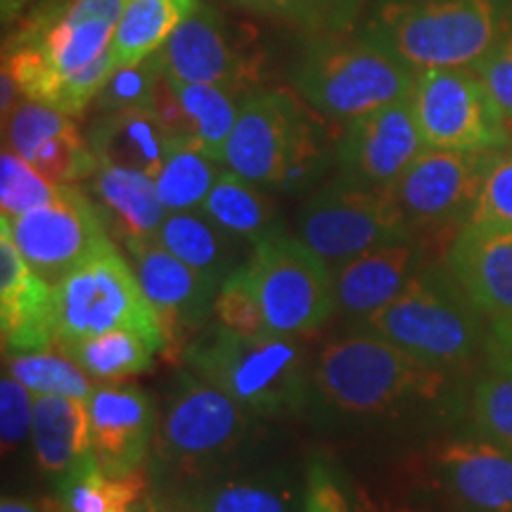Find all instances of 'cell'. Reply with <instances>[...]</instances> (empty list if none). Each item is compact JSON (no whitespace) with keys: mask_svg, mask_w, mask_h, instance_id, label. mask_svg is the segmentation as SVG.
Returning a JSON list of instances; mask_svg holds the SVG:
<instances>
[{"mask_svg":"<svg viewBox=\"0 0 512 512\" xmlns=\"http://www.w3.org/2000/svg\"><path fill=\"white\" fill-rule=\"evenodd\" d=\"M451 375L366 330L316 351L304 415L335 434L373 437L427 420L448 399Z\"/></svg>","mask_w":512,"mask_h":512,"instance_id":"6da1fadb","label":"cell"},{"mask_svg":"<svg viewBox=\"0 0 512 512\" xmlns=\"http://www.w3.org/2000/svg\"><path fill=\"white\" fill-rule=\"evenodd\" d=\"M254 418L221 387L183 370L171 384L157 422L150 456L155 496L252 463Z\"/></svg>","mask_w":512,"mask_h":512,"instance_id":"7a4b0ae2","label":"cell"},{"mask_svg":"<svg viewBox=\"0 0 512 512\" xmlns=\"http://www.w3.org/2000/svg\"><path fill=\"white\" fill-rule=\"evenodd\" d=\"M183 361L256 418L306 411L313 356L299 337H240L216 325L192 339Z\"/></svg>","mask_w":512,"mask_h":512,"instance_id":"3957f363","label":"cell"},{"mask_svg":"<svg viewBox=\"0 0 512 512\" xmlns=\"http://www.w3.org/2000/svg\"><path fill=\"white\" fill-rule=\"evenodd\" d=\"M335 152L294 95L266 91L242 100L223 166L261 188L299 192L325 174Z\"/></svg>","mask_w":512,"mask_h":512,"instance_id":"277c9868","label":"cell"},{"mask_svg":"<svg viewBox=\"0 0 512 512\" xmlns=\"http://www.w3.org/2000/svg\"><path fill=\"white\" fill-rule=\"evenodd\" d=\"M415 69L384 38L358 34L316 36L294 72V86L318 114L354 121L413 93Z\"/></svg>","mask_w":512,"mask_h":512,"instance_id":"5b68a950","label":"cell"},{"mask_svg":"<svg viewBox=\"0 0 512 512\" xmlns=\"http://www.w3.org/2000/svg\"><path fill=\"white\" fill-rule=\"evenodd\" d=\"M479 316L448 268L441 273L425 266L394 302L354 328L387 339L427 366L458 373L486 344Z\"/></svg>","mask_w":512,"mask_h":512,"instance_id":"8992f818","label":"cell"},{"mask_svg":"<svg viewBox=\"0 0 512 512\" xmlns=\"http://www.w3.org/2000/svg\"><path fill=\"white\" fill-rule=\"evenodd\" d=\"M503 0H377L368 27L415 72L472 69L503 31Z\"/></svg>","mask_w":512,"mask_h":512,"instance_id":"52a82bcc","label":"cell"},{"mask_svg":"<svg viewBox=\"0 0 512 512\" xmlns=\"http://www.w3.org/2000/svg\"><path fill=\"white\" fill-rule=\"evenodd\" d=\"M57 344L112 330H133L164 349V330L133 266L117 245L83 261L55 285ZM55 344V347H57Z\"/></svg>","mask_w":512,"mask_h":512,"instance_id":"ba28073f","label":"cell"},{"mask_svg":"<svg viewBox=\"0 0 512 512\" xmlns=\"http://www.w3.org/2000/svg\"><path fill=\"white\" fill-rule=\"evenodd\" d=\"M297 238L335 271L370 249L415 238V233L392 188H366L337 176L304 202Z\"/></svg>","mask_w":512,"mask_h":512,"instance_id":"9c48e42d","label":"cell"},{"mask_svg":"<svg viewBox=\"0 0 512 512\" xmlns=\"http://www.w3.org/2000/svg\"><path fill=\"white\" fill-rule=\"evenodd\" d=\"M271 332L304 337L335 316L332 271L297 235H273L249 259Z\"/></svg>","mask_w":512,"mask_h":512,"instance_id":"30bf717a","label":"cell"},{"mask_svg":"<svg viewBox=\"0 0 512 512\" xmlns=\"http://www.w3.org/2000/svg\"><path fill=\"white\" fill-rule=\"evenodd\" d=\"M420 136L430 150H501L510 126L475 69H422L411 93Z\"/></svg>","mask_w":512,"mask_h":512,"instance_id":"8fae6325","label":"cell"},{"mask_svg":"<svg viewBox=\"0 0 512 512\" xmlns=\"http://www.w3.org/2000/svg\"><path fill=\"white\" fill-rule=\"evenodd\" d=\"M27 264L57 285L83 261L114 245L98 202L79 185H57L55 197L27 214L0 216Z\"/></svg>","mask_w":512,"mask_h":512,"instance_id":"7c38bea8","label":"cell"},{"mask_svg":"<svg viewBox=\"0 0 512 512\" xmlns=\"http://www.w3.org/2000/svg\"><path fill=\"white\" fill-rule=\"evenodd\" d=\"M494 150H425L392 185L415 230H458L470 221L482 178Z\"/></svg>","mask_w":512,"mask_h":512,"instance_id":"4fadbf2b","label":"cell"},{"mask_svg":"<svg viewBox=\"0 0 512 512\" xmlns=\"http://www.w3.org/2000/svg\"><path fill=\"white\" fill-rule=\"evenodd\" d=\"M124 247L147 302L162 323V354L169 363H176L185 356L192 335H197L209 313H214V299L221 285L183 264L157 238L131 240Z\"/></svg>","mask_w":512,"mask_h":512,"instance_id":"5bb4252c","label":"cell"},{"mask_svg":"<svg viewBox=\"0 0 512 512\" xmlns=\"http://www.w3.org/2000/svg\"><path fill=\"white\" fill-rule=\"evenodd\" d=\"M157 57L171 81L211 83L235 93L259 81L256 55L207 3L197 5L178 24Z\"/></svg>","mask_w":512,"mask_h":512,"instance_id":"9a60e30c","label":"cell"},{"mask_svg":"<svg viewBox=\"0 0 512 512\" xmlns=\"http://www.w3.org/2000/svg\"><path fill=\"white\" fill-rule=\"evenodd\" d=\"M422 150L425 140L408 95L406 100L347 121V131L335 145L337 176L366 188H392Z\"/></svg>","mask_w":512,"mask_h":512,"instance_id":"2e32d148","label":"cell"},{"mask_svg":"<svg viewBox=\"0 0 512 512\" xmlns=\"http://www.w3.org/2000/svg\"><path fill=\"white\" fill-rule=\"evenodd\" d=\"M430 484L451 512H512V453L479 437H451L430 453Z\"/></svg>","mask_w":512,"mask_h":512,"instance_id":"e0dca14e","label":"cell"},{"mask_svg":"<svg viewBox=\"0 0 512 512\" xmlns=\"http://www.w3.org/2000/svg\"><path fill=\"white\" fill-rule=\"evenodd\" d=\"M157 508L162 512H304V479L283 463H245L157 496Z\"/></svg>","mask_w":512,"mask_h":512,"instance_id":"ac0fdd59","label":"cell"},{"mask_svg":"<svg viewBox=\"0 0 512 512\" xmlns=\"http://www.w3.org/2000/svg\"><path fill=\"white\" fill-rule=\"evenodd\" d=\"M3 128L5 147L27 159L50 183L76 185L98 174L100 159L69 114L22 100Z\"/></svg>","mask_w":512,"mask_h":512,"instance_id":"d6986e66","label":"cell"},{"mask_svg":"<svg viewBox=\"0 0 512 512\" xmlns=\"http://www.w3.org/2000/svg\"><path fill=\"white\" fill-rule=\"evenodd\" d=\"M93 460L105 475L145 470L157 434V408L150 394L131 384L98 387L88 399Z\"/></svg>","mask_w":512,"mask_h":512,"instance_id":"ffe728a7","label":"cell"},{"mask_svg":"<svg viewBox=\"0 0 512 512\" xmlns=\"http://www.w3.org/2000/svg\"><path fill=\"white\" fill-rule=\"evenodd\" d=\"M0 332L3 354L55 349V287L27 264L0 219Z\"/></svg>","mask_w":512,"mask_h":512,"instance_id":"44dd1931","label":"cell"},{"mask_svg":"<svg viewBox=\"0 0 512 512\" xmlns=\"http://www.w3.org/2000/svg\"><path fill=\"white\" fill-rule=\"evenodd\" d=\"M425 266V245L415 238L389 242L356 256L332 271L337 313L354 323L373 316L394 302Z\"/></svg>","mask_w":512,"mask_h":512,"instance_id":"7402d4cb","label":"cell"},{"mask_svg":"<svg viewBox=\"0 0 512 512\" xmlns=\"http://www.w3.org/2000/svg\"><path fill=\"white\" fill-rule=\"evenodd\" d=\"M446 268L482 316L512 313V228L467 223L451 242Z\"/></svg>","mask_w":512,"mask_h":512,"instance_id":"603a6c76","label":"cell"},{"mask_svg":"<svg viewBox=\"0 0 512 512\" xmlns=\"http://www.w3.org/2000/svg\"><path fill=\"white\" fill-rule=\"evenodd\" d=\"M36 463L57 489L93 465L88 401L67 396H36L31 427Z\"/></svg>","mask_w":512,"mask_h":512,"instance_id":"cb8c5ba5","label":"cell"},{"mask_svg":"<svg viewBox=\"0 0 512 512\" xmlns=\"http://www.w3.org/2000/svg\"><path fill=\"white\" fill-rule=\"evenodd\" d=\"M176 140L147 107L100 112L88 128V143L100 164L143 171L155 178Z\"/></svg>","mask_w":512,"mask_h":512,"instance_id":"d4e9b609","label":"cell"},{"mask_svg":"<svg viewBox=\"0 0 512 512\" xmlns=\"http://www.w3.org/2000/svg\"><path fill=\"white\" fill-rule=\"evenodd\" d=\"M91 197L102 209L110 235L121 245L155 238L169 214L157 195L155 178L121 166L100 164L91 178Z\"/></svg>","mask_w":512,"mask_h":512,"instance_id":"484cf974","label":"cell"},{"mask_svg":"<svg viewBox=\"0 0 512 512\" xmlns=\"http://www.w3.org/2000/svg\"><path fill=\"white\" fill-rule=\"evenodd\" d=\"M200 211L235 240L252 247L283 233L271 197L261 190V185L230 169L221 171Z\"/></svg>","mask_w":512,"mask_h":512,"instance_id":"4316f807","label":"cell"},{"mask_svg":"<svg viewBox=\"0 0 512 512\" xmlns=\"http://www.w3.org/2000/svg\"><path fill=\"white\" fill-rule=\"evenodd\" d=\"M155 238L197 273L223 283L238 271V245L233 235L221 230L202 211H171Z\"/></svg>","mask_w":512,"mask_h":512,"instance_id":"83f0119b","label":"cell"},{"mask_svg":"<svg viewBox=\"0 0 512 512\" xmlns=\"http://www.w3.org/2000/svg\"><path fill=\"white\" fill-rule=\"evenodd\" d=\"M200 3L202 0H126L110 46L114 69L157 55L178 24Z\"/></svg>","mask_w":512,"mask_h":512,"instance_id":"f1b7e54d","label":"cell"},{"mask_svg":"<svg viewBox=\"0 0 512 512\" xmlns=\"http://www.w3.org/2000/svg\"><path fill=\"white\" fill-rule=\"evenodd\" d=\"M83 373L93 380L121 382L126 377L143 375L155 363L157 347L150 339L133 330H112L76 342L57 344Z\"/></svg>","mask_w":512,"mask_h":512,"instance_id":"f546056e","label":"cell"},{"mask_svg":"<svg viewBox=\"0 0 512 512\" xmlns=\"http://www.w3.org/2000/svg\"><path fill=\"white\" fill-rule=\"evenodd\" d=\"M171 88H174L185 117H188L192 143L200 147L204 155L223 164L228 138L242 107V102L235 98V91L211 86V83L181 81H171Z\"/></svg>","mask_w":512,"mask_h":512,"instance_id":"4dcf8cb0","label":"cell"},{"mask_svg":"<svg viewBox=\"0 0 512 512\" xmlns=\"http://www.w3.org/2000/svg\"><path fill=\"white\" fill-rule=\"evenodd\" d=\"M221 162L204 155L190 140H176L155 176L157 195L169 211H200L221 176Z\"/></svg>","mask_w":512,"mask_h":512,"instance_id":"1f68e13d","label":"cell"},{"mask_svg":"<svg viewBox=\"0 0 512 512\" xmlns=\"http://www.w3.org/2000/svg\"><path fill=\"white\" fill-rule=\"evenodd\" d=\"M233 8L264 15L311 36L347 34L368 0H226Z\"/></svg>","mask_w":512,"mask_h":512,"instance_id":"d6a6232c","label":"cell"},{"mask_svg":"<svg viewBox=\"0 0 512 512\" xmlns=\"http://www.w3.org/2000/svg\"><path fill=\"white\" fill-rule=\"evenodd\" d=\"M57 491L64 512H136L147 491V475L145 470H138L112 477L93 463Z\"/></svg>","mask_w":512,"mask_h":512,"instance_id":"836d02e7","label":"cell"},{"mask_svg":"<svg viewBox=\"0 0 512 512\" xmlns=\"http://www.w3.org/2000/svg\"><path fill=\"white\" fill-rule=\"evenodd\" d=\"M5 370L12 380L36 392L38 396H67V399L88 401L95 392L88 377L67 354L60 349L34 351V354L5 356Z\"/></svg>","mask_w":512,"mask_h":512,"instance_id":"e575fe53","label":"cell"},{"mask_svg":"<svg viewBox=\"0 0 512 512\" xmlns=\"http://www.w3.org/2000/svg\"><path fill=\"white\" fill-rule=\"evenodd\" d=\"M214 318L221 330L240 337H261L271 332L249 266H240L223 280L214 299Z\"/></svg>","mask_w":512,"mask_h":512,"instance_id":"d590c367","label":"cell"},{"mask_svg":"<svg viewBox=\"0 0 512 512\" xmlns=\"http://www.w3.org/2000/svg\"><path fill=\"white\" fill-rule=\"evenodd\" d=\"M57 185L41 176L27 159L5 147L0 155V211L8 219L43 207L55 197Z\"/></svg>","mask_w":512,"mask_h":512,"instance_id":"8d00e7d4","label":"cell"},{"mask_svg":"<svg viewBox=\"0 0 512 512\" xmlns=\"http://www.w3.org/2000/svg\"><path fill=\"white\" fill-rule=\"evenodd\" d=\"M472 425L479 437L512 453V375H486L472 394Z\"/></svg>","mask_w":512,"mask_h":512,"instance_id":"74e56055","label":"cell"},{"mask_svg":"<svg viewBox=\"0 0 512 512\" xmlns=\"http://www.w3.org/2000/svg\"><path fill=\"white\" fill-rule=\"evenodd\" d=\"M467 223L486 228H512V145L491 152L482 188H479Z\"/></svg>","mask_w":512,"mask_h":512,"instance_id":"f35d334b","label":"cell"},{"mask_svg":"<svg viewBox=\"0 0 512 512\" xmlns=\"http://www.w3.org/2000/svg\"><path fill=\"white\" fill-rule=\"evenodd\" d=\"M304 512H356V489L330 456L309 458L304 470Z\"/></svg>","mask_w":512,"mask_h":512,"instance_id":"ab89813d","label":"cell"},{"mask_svg":"<svg viewBox=\"0 0 512 512\" xmlns=\"http://www.w3.org/2000/svg\"><path fill=\"white\" fill-rule=\"evenodd\" d=\"M164 74L159 57L152 55L138 64H128V67H117L105 81L102 91L95 98L98 112L126 110V107H147L150 110L152 93L159 76Z\"/></svg>","mask_w":512,"mask_h":512,"instance_id":"60d3db41","label":"cell"},{"mask_svg":"<svg viewBox=\"0 0 512 512\" xmlns=\"http://www.w3.org/2000/svg\"><path fill=\"white\" fill-rule=\"evenodd\" d=\"M472 69L482 79L505 124L512 126V12L494 46Z\"/></svg>","mask_w":512,"mask_h":512,"instance_id":"b9f144b4","label":"cell"},{"mask_svg":"<svg viewBox=\"0 0 512 512\" xmlns=\"http://www.w3.org/2000/svg\"><path fill=\"white\" fill-rule=\"evenodd\" d=\"M36 399H31L29 389L8 375L0 382V437H3V451L10 453L34 427Z\"/></svg>","mask_w":512,"mask_h":512,"instance_id":"7bdbcfd3","label":"cell"},{"mask_svg":"<svg viewBox=\"0 0 512 512\" xmlns=\"http://www.w3.org/2000/svg\"><path fill=\"white\" fill-rule=\"evenodd\" d=\"M484 354L494 373L512 375V313L491 318Z\"/></svg>","mask_w":512,"mask_h":512,"instance_id":"ee69618b","label":"cell"},{"mask_svg":"<svg viewBox=\"0 0 512 512\" xmlns=\"http://www.w3.org/2000/svg\"><path fill=\"white\" fill-rule=\"evenodd\" d=\"M356 512H432L427 505H420L408 498L373 494L368 486H356Z\"/></svg>","mask_w":512,"mask_h":512,"instance_id":"f6af8a7d","label":"cell"},{"mask_svg":"<svg viewBox=\"0 0 512 512\" xmlns=\"http://www.w3.org/2000/svg\"><path fill=\"white\" fill-rule=\"evenodd\" d=\"M31 0H0V15H3V27L8 29V24H15L19 15L29 8Z\"/></svg>","mask_w":512,"mask_h":512,"instance_id":"bcb514c9","label":"cell"},{"mask_svg":"<svg viewBox=\"0 0 512 512\" xmlns=\"http://www.w3.org/2000/svg\"><path fill=\"white\" fill-rule=\"evenodd\" d=\"M0 512H43L38 510L36 505H31L27 501H19V498H3V503H0Z\"/></svg>","mask_w":512,"mask_h":512,"instance_id":"7dc6e473","label":"cell"}]
</instances>
